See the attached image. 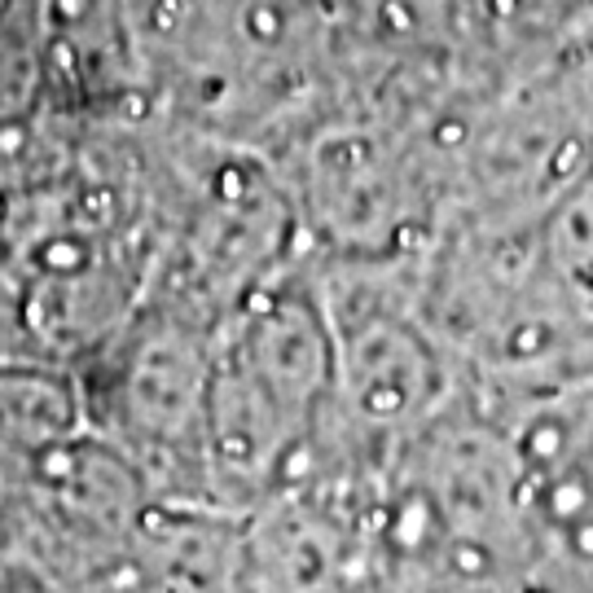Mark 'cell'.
I'll return each mask as SVG.
<instances>
[{
	"mask_svg": "<svg viewBox=\"0 0 593 593\" xmlns=\"http://www.w3.org/2000/svg\"><path fill=\"white\" fill-rule=\"evenodd\" d=\"M242 519L163 501L57 365H0V575L57 589L238 585Z\"/></svg>",
	"mask_w": 593,
	"mask_h": 593,
	"instance_id": "6da1fadb",
	"label": "cell"
}]
</instances>
